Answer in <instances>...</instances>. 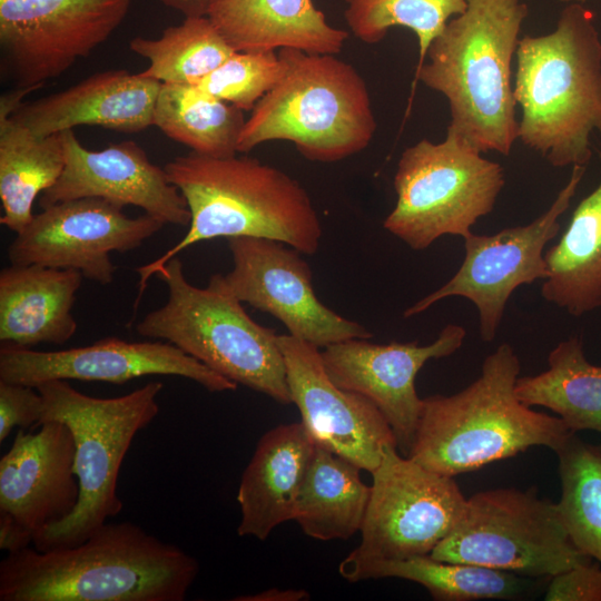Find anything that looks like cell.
Returning <instances> with one entry per match:
<instances>
[{"mask_svg":"<svg viewBox=\"0 0 601 601\" xmlns=\"http://www.w3.org/2000/svg\"><path fill=\"white\" fill-rule=\"evenodd\" d=\"M164 223L148 214L128 217L102 198L60 201L33 215L8 248L14 265L76 269L101 285L114 282L112 252L127 253L158 233Z\"/></svg>","mask_w":601,"mask_h":601,"instance_id":"obj_15","label":"cell"},{"mask_svg":"<svg viewBox=\"0 0 601 601\" xmlns=\"http://www.w3.org/2000/svg\"><path fill=\"white\" fill-rule=\"evenodd\" d=\"M161 82L127 70L95 73L66 90L21 104L12 117L37 136L80 125L121 132L152 126Z\"/></svg>","mask_w":601,"mask_h":601,"instance_id":"obj_21","label":"cell"},{"mask_svg":"<svg viewBox=\"0 0 601 601\" xmlns=\"http://www.w3.org/2000/svg\"><path fill=\"white\" fill-rule=\"evenodd\" d=\"M42 410L43 398L36 387L0 381V442L17 426H38Z\"/></svg>","mask_w":601,"mask_h":601,"instance_id":"obj_35","label":"cell"},{"mask_svg":"<svg viewBox=\"0 0 601 601\" xmlns=\"http://www.w3.org/2000/svg\"><path fill=\"white\" fill-rule=\"evenodd\" d=\"M308 599L309 593L305 590L278 588H270L255 594L233 598L234 601H303Z\"/></svg>","mask_w":601,"mask_h":601,"instance_id":"obj_37","label":"cell"},{"mask_svg":"<svg viewBox=\"0 0 601 601\" xmlns=\"http://www.w3.org/2000/svg\"><path fill=\"white\" fill-rule=\"evenodd\" d=\"M361 528V543L349 554L402 560L430 555L461 521L467 499L454 477L431 471L396 445H386Z\"/></svg>","mask_w":601,"mask_h":601,"instance_id":"obj_11","label":"cell"},{"mask_svg":"<svg viewBox=\"0 0 601 601\" xmlns=\"http://www.w3.org/2000/svg\"><path fill=\"white\" fill-rule=\"evenodd\" d=\"M544 258L541 295L546 302L575 317L601 308V177Z\"/></svg>","mask_w":601,"mask_h":601,"instance_id":"obj_27","label":"cell"},{"mask_svg":"<svg viewBox=\"0 0 601 601\" xmlns=\"http://www.w3.org/2000/svg\"><path fill=\"white\" fill-rule=\"evenodd\" d=\"M514 98L519 139L558 168L587 166L601 134V39L593 16L572 2L555 29L519 40Z\"/></svg>","mask_w":601,"mask_h":601,"instance_id":"obj_4","label":"cell"},{"mask_svg":"<svg viewBox=\"0 0 601 601\" xmlns=\"http://www.w3.org/2000/svg\"><path fill=\"white\" fill-rule=\"evenodd\" d=\"M531 579H550L592 562L570 540L556 503L535 489L477 492L455 529L430 554Z\"/></svg>","mask_w":601,"mask_h":601,"instance_id":"obj_10","label":"cell"},{"mask_svg":"<svg viewBox=\"0 0 601 601\" xmlns=\"http://www.w3.org/2000/svg\"><path fill=\"white\" fill-rule=\"evenodd\" d=\"M38 426L19 428L0 460V549L7 553L32 545L70 516L80 497L71 430L60 421Z\"/></svg>","mask_w":601,"mask_h":601,"instance_id":"obj_16","label":"cell"},{"mask_svg":"<svg viewBox=\"0 0 601 601\" xmlns=\"http://www.w3.org/2000/svg\"><path fill=\"white\" fill-rule=\"evenodd\" d=\"M36 89L16 88L0 99V223L16 234L31 221L37 196L59 179L66 166L61 132L37 136L12 117L22 98Z\"/></svg>","mask_w":601,"mask_h":601,"instance_id":"obj_25","label":"cell"},{"mask_svg":"<svg viewBox=\"0 0 601 601\" xmlns=\"http://www.w3.org/2000/svg\"><path fill=\"white\" fill-rule=\"evenodd\" d=\"M148 375L185 377L209 392H231L238 386L166 341L107 337L87 346L51 352L0 346V381L32 387L56 380L125 384Z\"/></svg>","mask_w":601,"mask_h":601,"instance_id":"obj_17","label":"cell"},{"mask_svg":"<svg viewBox=\"0 0 601 601\" xmlns=\"http://www.w3.org/2000/svg\"><path fill=\"white\" fill-rule=\"evenodd\" d=\"M546 601H601V569L581 564L550 578Z\"/></svg>","mask_w":601,"mask_h":601,"instance_id":"obj_36","label":"cell"},{"mask_svg":"<svg viewBox=\"0 0 601 601\" xmlns=\"http://www.w3.org/2000/svg\"><path fill=\"white\" fill-rule=\"evenodd\" d=\"M61 137L66 166L59 179L41 194V208L65 200L97 197L120 207L137 206L164 224H190L191 215L179 189L169 181L165 169L152 164L135 141L89 150L72 129L62 131Z\"/></svg>","mask_w":601,"mask_h":601,"instance_id":"obj_20","label":"cell"},{"mask_svg":"<svg viewBox=\"0 0 601 601\" xmlns=\"http://www.w3.org/2000/svg\"><path fill=\"white\" fill-rule=\"evenodd\" d=\"M315 446L302 423L278 425L260 437L238 486L239 536L263 541L294 519Z\"/></svg>","mask_w":601,"mask_h":601,"instance_id":"obj_22","label":"cell"},{"mask_svg":"<svg viewBox=\"0 0 601 601\" xmlns=\"http://www.w3.org/2000/svg\"><path fill=\"white\" fill-rule=\"evenodd\" d=\"M515 394L528 406L553 411L575 433H601V366L587 359L579 336L550 352L545 371L519 377Z\"/></svg>","mask_w":601,"mask_h":601,"instance_id":"obj_29","label":"cell"},{"mask_svg":"<svg viewBox=\"0 0 601 601\" xmlns=\"http://www.w3.org/2000/svg\"><path fill=\"white\" fill-rule=\"evenodd\" d=\"M339 574L349 582L397 578L423 585L437 601H473L518 599L532 588L519 574L486 566L457 563L418 555L402 560L362 559L348 554L338 565Z\"/></svg>","mask_w":601,"mask_h":601,"instance_id":"obj_26","label":"cell"},{"mask_svg":"<svg viewBox=\"0 0 601 601\" xmlns=\"http://www.w3.org/2000/svg\"><path fill=\"white\" fill-rule=\"evenodd\" d=\"M599 446L601 447V444Z\"/></svg>","mask_w":601,"mask_h":601,"instance_id":"obj_40","label":"cell"},{"mask_svg":"<svg viewBox=\"0 0 601 601\" xmlns=\"http://www.w3.org/2000/svg\"><path fill=\"white\" fill-rule=\"evenodd\" d=\"M279 81L256 104L238 138V152L287 140L308 160L334 162L364 150L377 124L364 78L336 55L283 48Z\"/></svg>","mask_w":601,"mask_h":601,"instance_id":"obj_6","label":"cell"},{"mask_svg":"<svg viewBox=\"0 0 601 601\" xmlns=\"http://www.w3.org/2000/svg\"><path fill=\"white\" fill-rule=\"evenodd\" d=\"M520 361L501 344L487 355L480 376L464 390L423 398L406 456L447 476L473 472L532 446L556 451L572 434L555 416L534 411L515 394Z\"/></svg>","mask_w":601,"mask_h":601,"instance_id":"obj_5","label":"cell"},{"mask_svg":"<svg viewBox=\"0 0 601 601\" xmlns=\"http://www.w3.org/2000/svg\"><path fill=\"white\" fill-rule=\"evenodd\" d=\"M245 121L242 109L196 86L161 82L152 126L191 151L225 158L238 152Z\"/></svg>","mask_w":601,"mask_h":601,"instance_id":"obj_30","label":"cell"},{"mask_svg":"<svg viewBox=\"0 0 601 601\" xmlns=\"http://www.w3.org/2000/svg\"><path fill=\"white\" fill-rule=\"evenodd\" d=\"M585 169L573 166L551 206L528 225L465 237V256L459 270L442 287L405 309L403 316H415L446 297L461 296L477 309L481 338L493 341L512 293L521 285L546 278L543 250L559 234V219L569 208Z\"/></svg>","mask_w":601,"mask_h":601,"instance_id":"obj_12","label":"cell"},{"mask_svg":"<svg viewBox=\"0 0 601 601\" xmlns=\"http://www.w3.org/2000/svg\"><path fill=\"white\" fill-rule=\"evenodd\" d=\"M129 48L150 62L141 76L189 86H196L235 52L207 16L186 17L157 39L135 37Z\"/></svg>","mask_w":601,"mask_h":601,"instance_id":"obj_31","label":"cell"},{"mask_svg":"<svg viewBox=\"0 0 601 601\" xmlns=\"http://www.w3.org/2000/svg\"><path fill=\"white\" fill-rule=\"evenodd\" d=\"M207 17L235 51L337 55L348 39L313 0H214Z\"/></svg>","mask_w":601,"mask_h":601,"instance_id":"obj_23","label":"cell"},{"mask_svg":"<svg viewBox=\"0 0 601 601\" xmlns=\"http://www.w3.org/2000/svg\"><path fill=\"white\" fill-rule=\"evenodd\" d=\"M131 0H0V46L17 88L42 87L88 57L125 19Z\"/></svg>","mask_w":601,"mask_h":601,"instance_id":"obj_14","label":"cell"},{"mask_svg":"<svg viewBox=\"0 0 601 601\" xmlns=\"http://www.w3.org/2000/svg\"><path fill=\"white\" fill-rule=\"evenodd\" d=\"M560 519L572 543L601 563V447L572 434L556 451Z\"/></svg>","mask_w":601,"mask_h":601,"instance_id":"obj_32","label":"cell"},{"mask_svg":"<svg viewBox=\"0 0 601 601\" xmlns=\"http://www.w3.org/2000/svg\"><path fill=\"white\" fill-rule=\"evenodd\" d=\"M465 336L463 326L449 324L424 346L417 342L382 345L349 338L328 345L321 355L327 375L337 386L377 406L395 434L397 449L407 455L423 405L415 388L416 375L428 359L455 353Z\"/></svg>","mask_w":601,"mask_h":601,"instance_id":"obj_19","label":"cell"},{"mask_svg":"<svg viewBox=\"0 0 601 601\" xmlns=\"http://www.w3.org/2000/svg\"><path fill=\"white\" fill-rule=\"evenodd\" d=\"M361 470L316 444L293 519L307 536L346 540L361 531L371 494Z\"/></svg>","mask_w":601,"mask_h":601,"instance_id":"obj_28","label":"cell"},{"mask_svg":"<svg viewBox=\"0 0 601 601\" xmlns=\"http://www.w3.org/2000/svg\"><path fill=\"white\" fill-rule=\"evenodd\" d=\"M162 387L160 382H150L109 398L83 394L63 380L36 387L43 398L40 423L60 421L72 432L80 497L71 515L39 534L33 548L47 551L79 544L121 512L120 469L136 434L158 415Z\"/></svg>","mask_w":601,"mask_h":601,"instance_id":"obj_7","label":"cell"},{"mask_svg":"<svg viewBox=\"0 0 601 601\" xmlns=\"http://www.w3.org/2000/svg\"><path fill=\"white\" fill-rule=\"evenodd\" d=\"M344 17L352 33L362 42L382 41L390 28L400 26L414 32L422 66L431 42L451 17L461 14L466 0H344Z\"/></svg>","mask_w":601,"mask_h":601,"instance_id":"obj_33","label":"cell"},{"mask_svg":"<svg viewBox=\"0 0 601 601\" xmlns=\"http://www.w3.org/2000/svg\"><path fill=\"white\" fill-rule=\"evenodd\" d=\"M198 561L129 522H106L85 541L8 552L0 601H184Z\"/></svg>","mask_w":601,"mask_h":601,"instance_id":"obj_1","label":"cell"},{"mask_svg":"<svg viewBox=\"0 0 601 601\" xmlns=\"http://www.w3.org/2000/svg\"><path fill=\"white\" fill-rule=\"evenodd\" d=\"M188 205L186 235L154 262L138 267L139 303L148 279L187 247L218 237H258L313 255L322 225L306 189L283 170L247 156L216 158L195 151L164 167Z\"/></svg>","mask_w":601,"mask_h":601,"instance_id":"obj_2","label":"cell"},{"mask_svg":"<svg viewBox=\"0 0 601 601\" xmlns=\"http://www.w3.org/2000/svg\"><path fill=\"white\" fill-rule=\"evenodd\" d=\"M156 276L166 283L168 299L136 325L139 335L169 342L224 377L278 403H292L274 329L253 321L230 295L191 285L177 256Z\"/></svg>","mask_w":601,"mask_h":601,"instance_id":"obj_8","label":"cell"},{"mask_svg":"<svg viewBox=\"0 0 601 601\" xmlns=\"http://www.w3.org/2000/svg\"><path fill=\"white\" fill-rule=\"evenodd\" d=\"M284 71L285 63L275 51H235L196 87L249 111L279 81Z\"/></svg>","mask_w":601,"mask_h":601,"instance_id":"obj_34","label":"cell"},{"mask_svg":"<svg viewBox=\"0 0 601 601\" xmlns=\"http://www.w3.org/2000/svg\"><path fill=\"white\" fill-rule=\"evenodd\" d=\"M227 244L234 267L227 274H214L209 286L272 314L289 335L318 348L373 336L365 326L321 303L313 289L311 267L297 249L258 237H230Z\"/></svg>","mask_w":601,"mask_h":601,"instance_id":"obj_13","label":"cell"},{"mask_svg":"<svg viewBox=\"0 0 601 601\" xmlns=\"http://www.w3.org/2000/svg\"><path fill=\"white\" fill-rule=\"evenodd\" d=\"M166 7L181 12L185 17H205L214 0H158Z\"/></svg>","mask_w":601,"mask_h":601,"instance_id":"obj_38","label":"cell"},{"mask_svg":"<svg viewBox=\"0 0 601 601\" xmlns=\"http://www.w3.org/2000/svg\"><path fill=\"white\" fill-rule=\"evenodd\" d=\"M292 403L315 444L372 473L395 434L377 406L365 396L337 386L327 375L317 346L278 335Z\"/></svg>","mask_w":601,"mask_h":601,"instance_id":"obj_18","label":"cell"},{"mask_svg":"<svg viewBox=\"0 0 601 601\" xmlns=\"http://www.w3.org/2000/svg\"><path fill=\"white\" fill-rule=\"evenodd\" d=\"M431 42L416 79L443 95L447 134L479 151L509 156L519 139L512 62L528 14L521 0H466Z\"/></svg>","mask_w":601,"mask_h":601,"instance_id":"obj_3","label":"cell"},{"mask_svg":"<svg viewBox=\"0 0 601 601\" xmlns=\"http://www.w3.org/2000/svg\"><path fill=\"white\" fill-rule=\"evenodd\" d=\"M83 276L76 269L11 264L0 272V341L62 345L77 331L71 311Z\"/></svg>","mask_w":601,"mask_h":601,"instance_id":"obj_24","label":"cell"},{"mask_svg":"<svg viewBox=\"0 0 601 601\" xmlns=\"http://www.w3.org/2000/svg\"><path fill=\"white\" fill-rule=\"evenodd\" d=\"M504 184L499 162L454 135L441 142L422 139L398 159L396 203L383 226L415 250L444 235L465 238L493 210Z\"/></svg>","mask_w":601,"mask_h":601,"instance_id":"obj_9","label":"cell"},{"mask_svg":"<svg viewBox=\"0 0 601 601\" xmlns=\"http://www.w3.org/2000/svg\"><path fill=\"white\" fill-rule=\"evenodd\" d=\"M562 2H569V3H572V2H577V3H584L587 2L588 0H560Z\"/></svg>","mask_w":601,"mask_h":601,"instance_id":"obj_39","label":"cell"}]
</instances>
